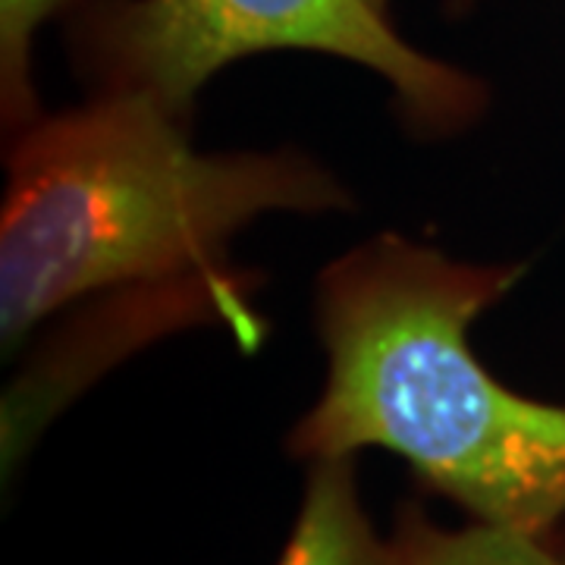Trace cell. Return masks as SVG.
<instances>
[{
    "instance_id": "obj_6",
    "label": "cell",
    "mask_w": 565,
    "mask_h": 565,
    "mask_svg": "<svg viewBox=\"0 0 565 565\" xmlns=\"http://www.w3.org/2000/svg\"><path fill=\"white\" fill-rule=\"evenodd\" d=\"M70 3L73 0H0V104L10 136L41 114L32 82V44L41 25Z\"/></svg>"
},
{
    "instance_id": "obj_3",
    "label": "cell",
    "mask_w": 565,
    "mask_h": 565,
    "mask_svg": "<svg viewBox=\"0 0 565 565\" xmlns=\"http://www.w3.org/2000/svg\"><path fill=\"white\" fill-rule=\"evenodd\" d=\"M267 51L374 70L415 132H459L487 104L481 79L412 47L367 0H122L85 29L98 92L145 95L180 120L214 73Z\"/></svg>"
},
{
    "instance_id": "obj_2",
    "label": "cell",
    "mask_w": 565,
    "mask_h": 565,
    "mask_svg": "<svg viewBox=\"0 0 565 565\" xmlns=\"http://www.w3.org/2000/svg\"><path fill=\"white\" fill-rule=\"evenodd\" d=\"M522 277L377 236L315 286L327 384L289 434L296 459L390 449L478 522L544 534L565 515V405L497 381L471 349L475 318Z\"/></svg>"
},
{
    "instance_id": "obj_7",
    "label": "cell",
    "mask_w": 565,
    "mask_h": 565,
    "mask_svg": "<svg viewBox=\"0 0 565 565\" xmlns=\"http://www.w3.org/2000/svg\"><path fill=\"white\" fill-rule=\"evenodd\" d=\"M367 3H371L374 10H381V13H386V3H390V0H367Z\"/></svg>"
},
{
    "instance_id": "obj_4",
    "label": "cell",
    "mask_w": 565,
    "mask_h": 565,
    "mask_svg": "<svg viewBox=\"0 0 565 565\" xmlns=\"http://www.w3.org/2000/svg\"><path fill=\"white\" fill-rule=\"evenodd\" d=\"M352 459L308 462L302 509L277 565H386V541L364 515Z\"/></svg>"
},
{
    "instance_id": "obj_1",
    "label": "cell",
    "mask_w": 565,
    "mask_h": 565,
    "mask_svg": "<svg viewBox=\"0 0 565 565\" xmlns=\"http://www.w3.org/2000/svg\"><path fill=\"white\" fill-rule=\"evenodd\" d=\"M185 122L145 95L98 92L13 136L0 211L3 349L63 311L66 359L32 367L3 405V465L17 468L85 381L163 330L221 323L264 340L230 239L274 211H345L349 195L299 151L204 154Z\"/></svg>"
},
{
    "instance_id": "obj_5",
    "label": "cell",
    "mask_w": 565,
    "mask_h": 565,
    "mask_svg": "<svg viewBox=\"0 0 565 565\" xmlns=\"http://www.w3.org/2000/svg\"><path fill=\"white\" fill-rule=\"evenodd\" d=\"M541 537L490 522L440 527L405 505L386 541V565H565Z\"/></svg>"
}]
</instances>
